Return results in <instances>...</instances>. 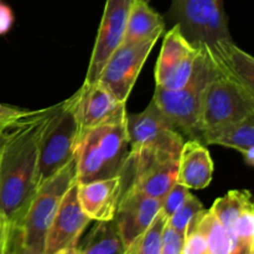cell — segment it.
<instances>
[{
    "mask_svg": "<svg viewBox=\"0 0 254 254\" xmlns=\"http://www.w3.org/2000/svg\"><path fill=\"white\" fill-rule=\"evenodd\" d=\"M54 109L30 111L7 126L0 150V213L12 228L21 225L36 193L40 138Z\"/></svg>",
    "mask_w": 254,
    "mask_h": 254,
    "instance_id": "6da1fadb",
    "label": "cell"
},
{
    "mask_svg": "<svg viewBox=\"0 0 254 254\" xmlns=\"http://www.w3.org/2000/svg\"><path fill=\"white\" fill-rule=\"evenodd\" d=\"M127 116L101 124L77 140L76 183H91L124 173L130 153Z\"/></svg>",
    "mask_w": 254,
    "mask_h": 254,
    "instance_id": "7a4b0ae2",
    "label": "cell"
},
{
    "mask_svg": "<svg viewBox=\"0 0 254 254\" xmlns=\"http://www.w3.org/2000/svg\"><path fill=\"white\" fill-rule=\"evenodd\" d=\"M74 106V94L66 101L56 104L42 130L39 143L36 189L64 169L74 158V149L78 138Z\"/></svg>",
    "mask_w": 254,
    "mask_h": 254,
    "instance_id": "3957f363",
    "label": "cell"
},
{
    "mask_svg": "<svg viewBox=\"0 0 254 254\" xmlns=\"http://www.w3.org/2000/svg\"><path fill=\"white\" fill-rule=\"evenodd\" d=\"M253 112V94L237 79L221 71L216 64V72L201 93L202 133L238 123Z\"/></svg>",
    "mask_w": 254,
    "mask_h": 254,
    "instance_id": "277c9868",
    "label": "cell"
},
{
    "mask_svg": "<svg viewBox=\"0 0 254 254\" xmlns=\"http://www.w3.org/2000/svg\"><path fill=\"white\" fill-rule=\"evenodd\" d=\"M76 159L73 158L36 190L21 225L16 228L21 242L32 252L45 253L50 226L64 196L76 183Z\"/></svg>",
    "mask_w": 254,
    "mask_h": 254,
    "instance_id": "5b68a950",
    "label": "cell"
},
{
    "mask_svg": "<svg viewBox=\"0 0 254 254\" xmlns=\"http://www.w3.org/2000/svg\"><path fill=\"white\" fill-rule=\"evenodd\" d=\"M127 130L130 158H180L185 140L153 99L143 112L127 116Z\"/></svg>",
    "mask_w": 254,
    "mask_h": 254,
    "instance_id": "8992f818",
    "label": "cell"
},
{
    "mask_svg": "<svg viewBox=\"0 0 254 254\" xmlns=\"http://www.w3.org/2000/svg\"><path fill=\"white\" fill-rule=\"evenodd\" d=\"M216 72V64L206 47V55L193 81L180 89L155 86L153 101L180 133L201 141V93Z\"/></svg>",
    "mask_w": 254,
    "mask_h": 254,
    "instance_id": "52a82bcc",
    "label": "cell"
},
{
    "mask_svg": "<svg viewBox=\"0 0 254 254\" xmlns=\"http://www.w3.org/2000/svg\"><path fill=\"white\" fill-rule=\"evenodd\" d=\"M170 16L197 49L218 41H233L223 0H173Z\"/></svg>",
    "mask_w": 254,
    "mask_h": 254,
    "instance_id": "ba28073f",
    "label": "cell"
},
{
    "mask_svg": "<svg viewBox=\"0 0 254 254\" xmlns=\"http://www.w3.org/2000/svg\"><path fill=\"white\" fill-rule=\"evenodd\" d=\"M205 57V47L192 46L179 25L166 32L155 66V86L180 89L193 81Z\"/></svg>",
    "mask_w": 254,
    "mask_h": 254,
    "instance_id": "9c48e42d",
    "label": "cell"
},
{
    "mask_svg": "<svg viewBox=\"0 0 254 254\" xmlns=\"http://www.w3.org/2000/svg\"><path fill=\"white\" fill-rule=\"evenodd\" d=\"M159 37L133 45H121L104 64L98 83L108 89L117 101L127 103L139 73Z\"/></svg>",
    "mask_w": 254,
    "mask_h": 254,
    "instance_id": "30bf717a",
    "label": "cell"
},
{
    "mask_svg": "<svg viewBox=\"0 0 254 254\" xmlns=\"http://www.w3.org/2000/svg\"><path fill=\"white\" fill-rule=\"evenodd\" d=\"M134 0H107L103 16L97 32L93 52L87 68L84 84L98 81L104 64L123 41L127 21Z\"/></svg>",
    "mask_w": 254,
    "mask_h": 254,
    "instance_id": "8fae6325",
    "label": "cell"
},
{
    "mask_svg": "<svg viewBox=\"0 0 254 254\" xmlns=\"http://www.w3.org/2000/svg\"><path fill=\"white\" fill-rule=\"evenodd\" d=\"M74 113L78 126L77 140L86 131L128 114L127 103L117 101L116 97L98 82L93 84L83 83L74 93Z\"/></svg>",
    "mask_w": 254,
    "mask_h": 254,
    "instance_id": "7c38bea8",
    "label": "cell"
},
{
    "mask_svg": "<svg viewBox=\"0 0 254 254\" xmlns=\"http://www.w3.org/2000/svg\"><path fill=\"white\" fill-rule=\"evenodd\" d=\"M82 210L74 183L62 198L46 236L44 254H55L67 248L77 247L82 233L91 222Z\"/></svg>",
    "mask_w": 254,
    "mask_h": 254,
    "instance_id": "4fadbf2b",
    "label": "cell"
},
{
    "mask_svg": "<svg viewBox=\"0 0 254 254\" xmlns=\"http://www.w3.org/2000/svg\"><path fill=\"white\" fill-rule=\"evenodd\" d=\"M161 211V200L133 190L123 192L114 221L118 226L126 252L143 235Z\"/></svg>",
    "mask_w": 254,
    "mask_h": 254,
    "instance_id": "5bb4252c",
    "label": "cell"
},
{
    "mask_svg": "<svg viewBox=\"0 0 254 254\" xmlns=\"http://www.w3.org/2000/svg\"><path fill=\"white\" fill-rule=\"evenodd\" d=\"M123 192L122 175L91 183H77V193L82 210L92 221L97 222L114 220Z\"/></svg>",
    "mask_w": 254,
    "mask_h": 254,
    "instance_id": "9a60e30c",
    "label": "cell"
},
{
    "mask_svg": "<svg viewBox=\"0 0 254 254\" xmlns=\"http://www.w3.org/2000/svg\"><path fill=\"white\" fill-rule=\"evenodd\" d=\"M213 178V161L208 149L196 139L184 143L179 158L178 183L188 189L202 190Z\"/></svg>",
    "mask_w": 254,
    "mask_h": 254,
    "instance_id": "2e32d148",
    "label": "cell"
},
{
    "mask_svg": "<svg viewBox=\"0 0 254 254\" xmlns=\"http://www.w3.org/2000/svg\"><path fill=\"white\" fill-rule=\"evenodd\" d=\"M207 49L218 68L237 79L254 96V57L252 55L243 51L233 41H218Z\"/></svg>",
    "mask_w": 254,
    "mask_h": 254,
    "instance_id": "e0dca14e",
    "label": "cell"
},
{
    "mask_svg": "<svg viewBox=\"0 0 254 254\" xmlns=\"http://www.w3.org/2000/svg\"><path fill=\"white\" fill-rule=\"evenodd\" d=\"M164 29L165 20L159 12L151 9L148 2L134 0L122 45H133L154 37H160Z\"/></svg>",
    "mask_w": 254,
    "mask_h": 254,
    "instance_id": "ac0fdd59",
    "label": "cell"
},
{
    "mask_svg": "<svg viewBox=\"0 0 254 254\" xmlns=\"http://www.w3.org/2000/svg\"><path fill=\"white\" fill-rule=\"evenodd\" d=\"M203 145H220L225 148L243 149L254 146V112L232 126L203 131L201 135Z\"/></svg>",
    "mask_w": 254,
    "mask_h": 254,
    "instance_id": "d6986e66",
    "label": "cell"
},
{
    "mask_svg": "<svg viewBox=\"0 0 254 254\" xmlns=\"http://www.w3.org/2000/svg\"><path fill=\"white\" fill-rule=\"evenodd\" d=\"M83 254H126L116 221H99L81 247Z\"/></svg>",
    "mask_w": 254,
    "mask_h": 254,
    "instance_id": "ffe728a7",
    "label": "cell"
},
{
    "mask_svg": "<svg viewBox=\"0 0 254 254\" xmlns=\"http://www.w3.org/2000/svg\"><path fill=\"white\" fill-rule=\"evenodd\" d=\"M196 227L203 233L207 242L208 254H230L231 237L211 210H203L190 228ZM189 228V230H190Z\"/></svg>",
    "mask_w": 254,
    "mask_h": 254,
    "instance_id": "44dd1931",
    "label": "cell"
},
{
    "mask_svg": "<svg viewBox=\"0 0 254 254\" xmlns=\"http://www.w3.org/2000/svg\"><path fill=\"white\" fill-rule=\"evenodd\" d=\"M227 232L231 237L230 254H254V202L241 212Z\"/></svg>",
    "mask_w": 254,
    "mask_h": 254,
    "instance_id": "7402d4cb",
    "label": "cell"
},
{
    "mask_svg": "<svg viewBox=\"0 0 254 254\" xmlns=\"http://www.w3.org/2000/svg\"><path fill=\"white\" fill-rule=\"evenodd\" d=\"M253 202V196L248 190H232L222 197L217 198L210 210L217 217L221 225L228 230L241 212Z\"/></svg>",
    "mask_w": 254,
    "mask_h": 254,
    "instance_id": "603a6c76",
    "label": "cell"
},
{
    "mask_svg": "<svg viewBox=\"0 0 254 254\" xmlns=\"http://www.w3.org/2000/svg\"><path fill=\"white\" fill-rule=\"evenodd\" d=\"M168 217L159 212L148 230L136 238L126 254H161V237Z\"/></svg>",
    "mask_w": 254,
    "mask_h": 254,
    "instance_id": "cb8c5ba5",
    "label": "cell"
},
{
    "mask_svg": "<svg viewBox=\"0 0 254 254\" xmlns=\"http://www.w3.org/2000/svg\"><path fill=\"white\" fill-rule=\"evenodd\" d=\"M205 210L202 203L200 202L196 196L191 195L188 197V200L176 210V212L173 216L168 218V226H170L173 230L183 235L184 237L188 233L189 228L192 225L193 221L196 220L198 215Z\"/></svg>",
    "mask_w": 254,
    "mask_h": 254,
    "instance_id": "d4e9b609",
    "label": "cell"
},
{
    "mask_svg": "<svg viewBox=\"0 0 254 254\" xmlns=\"http://www.w3.org/2000/svg\"><path fill=\"white\" fill-rule=\"evenodd\" d=\"M189 196H190L189 189L176 181L175 185L166 192V195L161 200V212L169 218L188 200Z\"/></svg>",
    "mask_w": 254,
    "mask_h": 254,
    "instance_id": "484cf974",
    "label": "cell"
},
{
    "mask_svg": "<svg viewBox=\"0 0 254 254\" xmlns=\"http://www.w3.org/2000/svg\"><path fill=\"white\" fill-rule=\"evenodd\" d=\"M184 242L185 237L166 223L161 237V254H183Z\"/></svg>",
    "mask_w": 254,
    "mask_h": 254,
    "instance_id": "4316f807",
    "label": "cell"
},
{
    "mask_svg": "<svg viewBox=\"0 0 254 254\" xmlns=\"http://www.w3.org/2000/svg\"><path fill=\"white\" fill-rule=\"evenodd\" d=\"M183 254H208L206 238L198 228L192 227L188 231L184 242Z\"/></svg>",
    "mask_w": 254,
    "mask_h": 254,
    "instance_id": "83f0119b",
    "label": "cell"
},
{
    "mask_svg": "<svg viewBox=\"0 0 254 254\" xmlns=\"http://www.w3.org/2000/svg\"><path fill=\"white\" fill-rule=\"evenodd\" d=\"M29 109H22L19 107L7 106L0 103V124H9L29 114Z\"/></svg>",
    "mask_w": 254,
    "mask_h": 254,
    "instance_id": "f1b7e54d",
    "label": "cell"
},
{
    "mask_svg": "<svg viewBox=\"0 0 254 254\" xmlns=\"http://www.w3.org/2000/svg\"><path fill=\"white\" fill-rule=\"evenodd\" d=\"M6 254H37L32 252L31 250L24 246V243L20 240L19 232H17L16 228H14L11 232V236H10L9 246H7Z\"/></svg>",
    "mask_w": 254,
    "mask_h": 254,
    "instance_id": "f546056e",
    "label": "cell"
},
{
    "mask_svg": "<svg viewBox=\"0 0 254 254\" xmlns=\"http://www.w3.org/2000/svg\"><path fill=\"white\" fill-rule=\"evenodd\" d=\"M12 230L14 228L10 225L9 221L0 213V252H6L7 251Z\"/></svg>",
    "mask_w": 254,
    "mask_h": 254,
    "instance_id": "4dcf8cb0",
    "label": "cell"
},
{
    "mask_svg": "<svg viewBox=\"0 0 254 254\" xmlns=\"http://www.w3.org/2000/svg\"><path fill=\"white\" fill-rule=\"evenodd\" d=\"M12 21H14V15H12L11 10L9 9V6L0 1V35L9 31Z\"/></svg>",
    "mask_w": 254,
    "mask_h": 254,
    "instance_id": "1f68e13d",
    "label": "cell"
},
{
    "mask_svg": "<svg viewBox=\"0 0 254 254\" xmlns=\"http://www.w3.org/2000/svg\"><path fill=\"white\" fill-rule=\"evenodd\" d=\"M240 153H242L246 163H247L248 165L253 166L254 168V146H252V148L243 149V150H241Z\"/></svg>",
    "mask_w": 254,
    "mask_h": 254,
    "instance_id": "d6a6232c",
    "label": "cell"
},
{
    "mask_svg": "<svg viewBox=\"0 0 254 254\" xmlns=\"http://www.w3.org/2000/svg\"><path fill=\"white\" fill-rule=\"evenodd\" d=\"M55 254H83V253H82L81 247H72V248H67V250H64V251H60V252Z\"/></svg>",
    "mask_w": 254,
    "mask_h": 254,
    "instance_id": "836d02e7",
    "label": "cell"
},
{
    "mask_svg": "<svg viewBox=\"0 0 254 254\" xmlns=\"http://www.w3.org/2000/svg\"><path fill=\"white\" fill-rule=\"evenodd\" d=\"M9 124H0V150H1L2 141H4V139H5V134H6V129H7V126H9Z\"/></svg>",
    "mask_w": 254,
    "mask_h": 254,
    "instance_id": "e575fe53",
    "label": "cell"
},
{
    "mask_svg": "<svg viewBox=\"0 0 254 254\" xmlns=\"http://www.w3.org/2000/svg\"><path fill=\"white\" fill-rule=\"evenodd\" d=\"M140 1H144V2H148V4H149V1H150V0H140Z\"/></svg>",
    "mask_w": 254,
    "mask_h": 254,
    "instance_id": "d590c367",
    "label": "cell"
},
{
    "mask_svg": "<svg viewBox=\"0 0 254 254\" xmlns=\"http://www.w3.org/2000/svg\"><path fill=\"white\" fill-rule=\"evenodd\" d=\"M0 254H6V252H0Z\"/></svg>",
    "mask_w": 254,
    "mask_h": 254,
    "instance_id": "8d00e7d4",
    "label": "cell"
},
{
    "mask_svg": "<svg viewBox=\"0 0 254 254\" xmlns=\"http://www.w3.org/2000/svg\"><path fill=\"white\" fill-rule=\"evenodd\" d=\"M0 1H1V0H0Z\"/></svg>",
    "mask_w": 254,
    "mask_h": 254,
    "instance_id": "74e56055",
    "label": "cell"
}]
</instances>
